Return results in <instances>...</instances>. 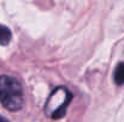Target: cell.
Wrapping results in <instances>:
<instances>
[{
	"instance_id": "1",
	"label": "cell",
	"mask_w": 124,
	"mask_h": 122,
	"mask_svg": "<svg viewBox=\"0 0 124 122\" xmlns=\"http://www.w3.org/2000/svg\"><path fill=\"white\" fill-rule=\"evenodd\" d=\"M24 97L19 81L10 76H0V103L10 111L23 107Z\"/></svg>"
},
{
	"instance_id": "2",
	"label": "cell",
	"mask_w": 124,
	"mask_h": 122,
	"mask_svg": "<svg viewBox=\"0 0 124 122\" xmlns=\"http://www.w3.org/2000/svg\"><path fill=\"white\" fill-rule=\"evenodd\" d=\"M71 93L63 86L57 87L49 96V98L47 99L45 110L47 116L52 117L53 120H58L62 119L65 113H66V108L71 101Z\"/></svg>"
},
{
	"instance_id": "3",
	"label": "cell",
	"mask_w": 124,
	"mask_h": 122,
	"mask_svg": "<svg viewBox=\"0 0 124 122\" xmlns=\"http://www.w3.org/2000/svg\"><path fill=\"white\" fill-rule=\"evenodd\" d=\"M113 79L117 85H123L124 84V62H119L113 73Z\"/></svg>"
},
{
	"instance_id": "4",
	"label": "cell",
	"mask_w": 124,
	"mask_h": 122,
	"mask_svg": "<svg viewBox=\"0 0 124 122\" xmlns=\"http://www.w3.org/2000/svg\"><path fill=\"white\" fill-rule=\"evenodd\" d=\"M12 37V34L8 28H6L5 25H1L0 24V44L1 45H7L11 41Z\"/></svg>"
},
{
	"instance_id": "5",
	"label": "cell",
	"mask_w": 124,
	"mask_h": 122,
	"mask_svg": "<svg viewBox=\"0 0 124 122\" xmlns=\"http://www.w3.org/2000/svg\"><path fill=\"white\" fill-rule=\"evenodd\" d=\"M0 122H8V121H7L6 119H4L2 116H0Z\"/></svg>"
}]
</instances>
